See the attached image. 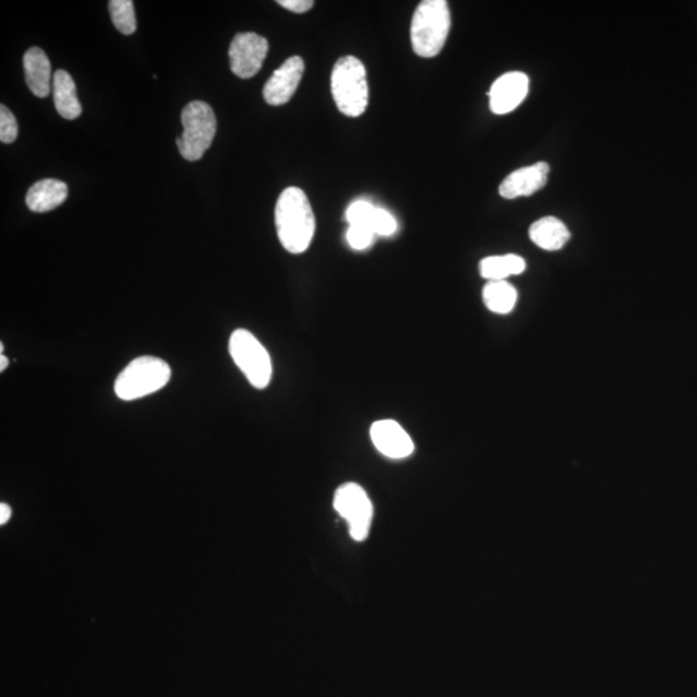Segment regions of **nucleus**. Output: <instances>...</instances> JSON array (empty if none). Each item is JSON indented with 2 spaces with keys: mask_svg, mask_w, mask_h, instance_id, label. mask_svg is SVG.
<instances>
[{
  "mask_svg": "<svg viewBox=\"0 0 697 697\" xmlns=\"http://www.w3.org/2000/svg\"><path fill=\"white\" fill-rule=\"evenodd\" d=\"M275 226L284 250L295 255L308 250L314 238L315 216L303 190L287 188L279 195Z\"/></svg>",
  "mask_w": 697,
  "mask_h": 697,
  "instance_id": "f257e3e1",
  "label": "nucleus"
},
{
  "mask_svg": "<svg viewBox=\"0 0 697 697\" xmlns=\"http://www.w3.org/2000/svg\"><path fill=\"white\" fill-rule=\"evenodd\" d=\"M451 29L446 0H424L412 17L411 42L417 56L435 57L445 47Z\"/></svg>",
  "mask_w": 697,
  "mask_h": 697,
  "instance_id": "f03ea898",
  "label": "nucleus"
},
{
  "mask_svg": "<svg viewBox=\"0 0 697 697\" xmlns=\"http://www.w3.org/2000/svg\"><path fill=\"white\" fill-rule=\"evenodd\" d=\"M331 92L337 109L346 117L358 118L368 106L367 71L363 62L354 56L337 60L331 74Z\"/></svg>",
  "mask_w": 697,
  "mask_h": 697,
  "instance_id": "7ed1b4c3",
  "label": "nucleus"
},
{
  "mask_svg": "<svg viewBox=\"0 0 697 697\" xmlns=\"http://www.w3.org/2000/svg\"><path fill=\"white\" fill-rule=\"evenodd\" d=\"M171 375V367L161 358H136L119 374L114 392L122 401H135L159 392L171 380Z\"/></svg>",
  "mask_w": 697,
  "mask_h": 697,
  "instance_id": "20e7f679",
  "label": "nucleus"
},
{
  "mask_svg": "<svg viewBox=\"0 0 697 697\" xmlns=\"http://www.w3.org/2000/svg\"><path fill=\"white\" fill-rule=\"evenodd\" d=\"M181 122L184 133L176 139L179 152L186 161L197 162L210 149L215 139V112L207 102L192 101L182 110Z\"/></svg>",
  "mask_w": 697,
  "mask_h": 697,
  "instance_id": "39448f33",
  "label": "nucleus"
},
{
  "mask_svg": "<svg viewBox=\"0 0 697 697\" xmlns=\"http://www.w3.org/2000/svg\"><path fill=\"white\" fill-rule=\"evenodd\" d=\"M229 353L256 389H265L272 380L273 364L268 350L247 330L234 331L229 340Z\"/></svg>",
  "mask_w": 697,
  "mask_h": 697,
  "instance_id": "423d86ee",
  "label": "nucleus"
},
{
  "mask_svg": "<svg viewBox=\"0 0 697 697\" xmlns=\"http://www.w3.org/2000/svg\"><path fill=\"white\" fill-rule=\"evenodd\" d=\"M334 506L336 512L348 522L352 539L366 540L374 518V506L367 492L357 483H345L337 488Z\"/></svg>",
  "mask_w": 697,
  "mask_h": 697,
  "instance_id": "0eeeda50",
  "label": "nucleus"
},
{
  "mask_svg": "<svg viewBox=\"0 0 697 697\" xmlns=\"http://www.w3.org/2000/svg\"><path fill=\"white\" fill-rule=\"evenodd\" d=\"M268 51L269 43L261 35L237 34L229 48L230 69L238 78H253L263 68Z\"/></svg>",
  "mask_w": 697,
  "mask_h": 697,
  "instance_id": "6e6552de",
  "label": "nucleus"
},
{
  "mask_svg": "<svg viewBox=\"0 0 697 697\" xmlns=\"http://www.w3.org/2000/svg\"><path fill=\"white\" fill-rule=\"evenodd\" d=\"M304 71L305 62L300 56H292L284 61L281 68L275 70L265 84L263 91L265 101L273 106L287 104L295 95Z\"/></svg>",
  "mask_w": 697,
  "mask_h": 697,
  "instance_id": "1a4fd4ad",
  "label": "nucleus"
},
{
  "mask_svg": "<svg viewBox=\"0 0 697 697\" xmlns=\"http://www.w3.org/2000/svg\"><path fill=\"white\" fill-rule=\"evenodd\" d=\"M528 84L530 82L527 75L521 71H510L501 75L488 92L492 113L503 115L516 110L526 99Z\"/></svg>",
  "mask_w": 697,
  "mask_h": 697,
  "instance_id": "9d476101",
  "label": "nucleus"
},
{
  "mask_svg": "<svg viewBox=\"0 0 697 697\" xmlns=\"http://www.w3.org/2000/svg\"><path fill=\"white\" fill-rule=\"evenodd\" d=\"M371 439L377 451L390 459H406L415 450L410 435L393 420L376 421L371 426Z\"/></svg>",
  "mask_w": 697,
  "mask_h": 697,
  "instance_id": "9b49d317",
  "label": "nucleus"
},
{
  "mask_svg": "<svg viewBox=\"0 0 697 697\" xmlns=\"http://www.w3.org/2000/svg\"><path fill=\"white\" fill-rule=\"evenodd\" d=\"M549 171V164L545 162L519 168L501 182L499 193L505 199L530 197L548 184Z\"/></svg>",
  "mask_w": 697,
  "mask_h": 697,
  "instance_id": "f8f14e48",
  "label": "nucleus"
},
{
  "mask_svg": "<svg viewBox=\"0 0 697 697\" xmlns=\"http://www.w3.org/2000/svg\"><path fill=\"white\" fill-rule=\"evenodd\" d=\"M26 83L39 99H46L52 91L51 62L41 48H30L24 56Z\"/></svg>",
  "mask_w": 697,
  "mask_h": 697,
  "instance_id": "ddd939ff",
  "label": "nucleus"
},
{
  "mask_svg": "<svg viewBox=\"0 0 697 697\" xmlns=\"http://www.w3.org/2000/svg\"><path fill=\"white\" fill-rule=\"evenodd\" d=\"M69 189L65 182L46 179L35 182L26 194L29 210L38 213L50 212L68 199Z\"/></svg>",
  "mask_w": 697,
  "mask_h": 697,
  "instance_id": "4468645a",
  "label": "nucleus"
},
{
  "mask_svg": "<svg viewBox=\"0 0 697 697\" xmlns=\"http://www.w3.org/2000/svg\"><path fill=\"white\" fill-rule=\"evenodd\" d=\"M53 101L62 118L74 121L81 117L82 105L77 95V86L68 71L57 70L52 81Z\"/></svg>",
  "mask_w": 697,
  "mask_h": 697,
  "instance_id": "2eb2a0df",
  "label": "nucleus"
},
{
  "mask_svg": "<svg viewBox=\"0 0 697 697\" xmlns=\"http://www.w3.org/2000/svg\"><path fill=\"white\" fill-rule=\"evenodd\" d=\"M570 230L557 217L548 216L535 221L530 228V239L545 251H558L570 241Z\"/></svg>",
  "mask_w": 697,
  "mask_h": 697,
  "instance_id": "dca6fc26",
  "label": "nucleus"
},
{
  "mask_svg": "<svg viewBox=\"0 0 697 697\" xmlns=\"http://www.w3.org/2000/svg\"><path fill=\"white\" fill-rule=\"evenodd\" d=\"M525 270L526 261L517 255L490 256L479 264V272L488 282L505 281L510 275H519Z\"/></svg>",
  "mask_w": 697,
  "mask_h": 697,
  "instance_id": "f3484780",
  "label": "nucleus"
},
{
  "mask_svg": "<svg viewBox=\"0 0 697 697\" xmlns=\"http://www.w3.org/2000/svg\"><path fill=\"white\" fill-rule=\"evenodd\" d=\"M518 292L506 281L488 282L483 288V303L496 314H509L516 308Z\"/></svg>",
  "mask_w": 697,
  "mask_h": 697,
  "instance_id": "a211bd4d",
  "label": "nucleus"
},
{
  "mask_svg": "<svg viewBox=\"0 0 697 697\" xmlns=\"http://www.w3.org/2000/svg\"><path fill=\"white\" fill-rule=\"evenodd\" d=\"M109 11L115 29L123 35H132L137 29L135 7L132 0H110Z\"/></svg>",
  "mask_w": 697,
  "mask_h": 697,
  "instance_id": "6ab92c4d",
  "label": "nucleus"
},
{
  "mask_svg": "<svg viewBox=\"0 0 697 697\" xmlns=\"http://www.w3.org/2000/svg\"><path fill=\"white\" fill-rule=\"evenodd\" d=\"M376 208L374 204L366 201H357L348 207L345 217L349 225L367 226L371 229L372 219H374ZM372 230V229H371Z\"/></svg>",
  "mask_w": 697,
  "mask_h": 697,
  "instance_id": "aec40b11",
  "label": "nucleus"
},
{
  "mask_svg": "<svg viewBox=\"0 0 697 697\" xmlns=\"http://www.w3.org/2000/svg\"><path fill=\"white\" fill-rule=\"evenodd\" d=\"M375 234L367 226L349 225L346 232V241L353 250L363 251L370 247L374 241Z\"/></svg>",
  "mask_w": 697,
  "mask_h": 697,
  "instance_id": "412c9836",
  "label": "nucleus"
},
{
  "mask_svg": "<svg viewBox=\"0 0 697 697\" xmlns=\"http://www.w3.org/2000/svg\"><path fill=\"white\" fill-rule=\"evenodd\" d=\"M371 229L375 235L390 237V235L397 232V220L394 219L392 213L383 210V208H376L374 219H372L371 223Z\"/></svg>",
  "mask_w": 697,
  "mask_h": 697,
  "instance_id": "4be33fe9",
  "label": "nucleus"
},
{
  "mask_svg": "<svg viewBox=\"0 0 697 697\" xmlns=\"http://www.w3.org/2000/svg\"><path fill=\"white\" fill-rule=\"evenodd\" d=\"M17 136H19V126H17L15 115L7 106H0V141L3 144H12Z\"/></svg>",
  "mask_w": 697,
  "mask_h": 697,
  "instance_id": "5701e85b",
  "label": "nucleus"
},
{
  "mask_svg": "<svg viewBox=\"0 0 697 697\" xmlns=\"http://www.w3.org/2000/svg\"><path fill=\"white\" fill-rule=\"evenodd\" d=\"M277 3L293 13H305L314 6L313 0H278Z\"/></svg>",
  "mask_w": 697,
  "mask_h": 697,
  "instance_id": "b1692460",
  "label": "nucleus"
},
{
  "mask_svg": "<svg viewBox=\"0 0 697 697\" xmlns=\"http://www.w3.org/2000/svg\"><path fill=\"white\" fill-rule=\"evenodd\" d=\"M12 516V510L7 504H0V525L8 522Z\"/></svg>",
  "mask_w": 697,
  "mask_h": 697,
  "instance_id": "393cba45",
  "label": "nucleus"
},
{
  "mask_svg": "<svg viewBox=\"0 0 697 697\" xmlns=\"http://www.w3.org/2000/svg\"><path fill=\"white\" fill-rule=\"evenodd\" d=\"M7 367H8V358L6 357V355L2 354V355H0V371L3 372L4 370H6Z\"/></svg>",
  "mask_w": 697,
  "mask_h": 697,
  "instance_id": "a878e982",
  "label": "nucleus"
}]
</instances>
